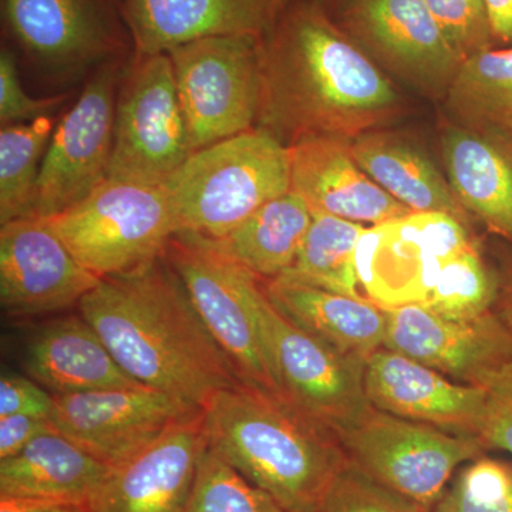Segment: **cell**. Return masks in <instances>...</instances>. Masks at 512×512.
<instances>
[{
  "label": "cell",
  "instance_id": "cell-1",
  "mask_svg": "<svg viewBox=\"0 0 512 512\" xmlns=\"http://www.w3.org/2000/svg\"><path fill=\"white\" fill-rule=\"evenodd\" d=\"M402 100L382 67L313 0H293L262 37L258 124L286 146L355 138L396 119Z\"/></svg>",
  "mask_w": 512,
  "mask_h": 512
},
{
  "label": "cell",
  "instance_id": "cell-2",
  "mask_svg": "<svg viewBox=\"0 0 512 512\" xmlns=\"http://www.w3.org/2000/svg\"><path fill=\"white\" fill-rule=\"evenodd\" d=\"M77 308L121 369L144 386L204 409L215 393L244 384L165 255L101 279Z\"/></svg>",
  "mask_w": 512,
  "mask_h": 512
},
{
  "label": "cell",
  "instance_id": "cell-3",
  "mask_svg": "<svg viewBox=\"0 0 512 512\" xmlns=\"http://www.w3.org/2000/svg\"><path fill=\"white\" fill-rule=\"evenodd\" d=\"M202 413L208 447L285 512H318L348 463L332 431L254 387L222 389Z\"/></svg>",
  "mask_w": 512,
  "mask_h": 512
},
{
  "label": "cell",
  "instance_id": "cell-4",
  "mask_svg": "<svg viewBox=\"0 0 512 512\" xmlns=\"http://www.w3.org/2000/svg\"><path fill=\"white\" fill-rule=\"evenodd\" d=\"M178 234L220 239L291 191V148L261 127L194 151L163 184Z\"/></svg>",
  "mask_w": 512,
  "mask_h": 512
},
{
  "label": "cell",
  "instance_id": "cell-5",
  "mask_svg": "<svg viewBox=\"0 0 512 512\" xmlns=\"http://www.w3.org/2000/svg\"><path fill=\"white\" fill-rule=\"evenodd\" d=\"M46 220L74 258L101 279L151 264L165 255L178 234L163 185L110 178L84 200Z\"/></svg>",
  "mask_w": 512,
  "mask_h": 512
},
{
  "label": "cell",
  "instance_id": "cell-6",
  "mask_svg": "<svg viewBox=\"0 0 512 512\" xmlns=\"http://www.w3.org/2000/svg\"><path fill=\"white\" fill-rule=\"evenodd\" d=\"M165 258L238 379L285 400L256 316V299L262 289L259 278L198 235H175Z\"/></svg>",
  "mask_w": 512,
  "mask_h": 512
},
{
  "label": "cell",
  "instance_id": "cell-7",
  "mask_svg": "<svg viewBox=\"0 0 512 512\" xmlns=\"http://www.w3.org/2000/svg\"><path fill=\"white\" fill-rule=\"evenodd\" d=\"M336 437L350 463L429 511L454 471L484 456L488 448L480 437L451 433L375 407Z\"/></svg>",
  "mask_w": 512,
  "mask_h": 512
},
{
  "label": "cell",
  "instance_id": "cell-8",
  "mask_svg": "<svg viewBox=\"0 0 512 512\" xmlns=\"http://www.w3.org/2000/svg\"><path fill=\"white\" fill-rule=\"evenodd\" d=\"M192 153L170 56H134L117 97L107 178L163 185Z\"/></svg>",
  "mask_w": 512,
  "mask_h": 512
},
{
  "label": "cell",
  "instance_id": "cell-9",
  "mask_svg": "<svg viewBox=\"0 0 512 512\" xmlns=\"http://www.w3.org/2000/svg\"><path fill=\"white\" fill-rule=\"evenodd\" d=\"M194 151L258 124L262 37H208L168 52Z\"/></svg>",
  "mask_w": 512,
  "mask_h": 512
},
{
  "label": "cell",
  "instance_id": "cell-10",
  "mask_svg": "<svg viewBox=\"0 0 512 512\" xmlns=\"http://www.w3.org/2000/svg\"><path fill=\"white\" fill-rule=\"evenodd\" d=\"M256 316L282 396L335 436L370 409L365 357L346 355L299 329L269 301L262 286Z\"/></svg>",
  "mask_w": 512,
  "mask_h": 512
},
{
  "label": "cell",
  "instance_id": "cell-11",
  "mask_svg": "<svg viewBox=\"0 0 512 512\" xmlns=\"http://www.w3.org/2000/svg\"><path fill=\"white\" fill-rule=\"evenodd\" d=\"M473 244L466 222L444 212H413L372 225L356 248L359 286L383 309L424 303L443 266Z\"/></svg>",
  "mask_w": 512,
  "mask_h": 512
},
{
  "label": "cell",
  "instance_id": "cell-12",
  "mask_svg": "<svg viewBox=\"0 0 512 512\" xmlns=\"http://www.w3.org/2000/svg\"><path fill=\"white\" fill-rule=\"evenodd\" d=\"M124 73L120 59L96 67L79 99L53 130L37 180L36 217L66 211L106 180Z\"/></svg>",
  "mask_w": 512,
  "mask_h": 512
},
{
  "label": "cell",
  "instance_id": "cell-13",
  "mask_svg": "<svg viewBox=\"0 0 512 512\" xmlns=\"http://www.w3.org/2000/svg\"><path fill=\"white\" fill-rule=\"evenodd\" d=\"M336 23L387 72L444 96L464 57L424 0H335Z\"/></svg>",
  "mask_w": 512,
  "mask_h": 512
},
{
  "label": "cell",
  "instance_id": "cell-14",
  "mask_svg": "<svg viewBox=\"0 0 512 512\" xmlns=\"http://www.w3.org/2000/svg\"><path fill=\"white\" fill-rule=\"evenodd\" d=\"M2 20L28 59L63 76L119 59L130 39L114 0H2Z\"/></svg>",
  "mask_w": 512,
  "mask_h": 512
},
{
  "label": "cell",
  "instance_id": "cell-15",
  "mask_svg": "<svg viewBox=\"0 0 512 512\" xmlns=\"http://www.w3.org/2000/svg\"><path fill=\"white\" fill-rule=\"evenodd\" d=\"M200 412L171 394L140 384L55 396L50 420L63 436L114 467Z\"/></svg>",
  "mask_w": 512,
  "mask_h": 512
},
{
  "label": "cell",
  "instance_id": "cell-16",
  "mask_svg": "<svg viewBox=\"0 0 512 512\" xmlns=\"http://www.w3.org/2000/svg\"><path fill=\"white\" fill-rule=\"evenodd\" d=\"M101 282L84 268L43 217L0 225V305L13 318H32L80 305Z\"/></svg>",
  "mask_w": 512,
  "mask_h": 512
},
{
  "label": "cell",
  "instance_id": "cell-17",
  "mask_svg": "<svg viewBox=\"0 0 512 512\" xmlns=\"http://www.w3.org/2000/svg\"><path fill=\"white\" fill-rule=\"evenodd\" d=\"M207 447L200 412L111 467L90 508L93 512H183Z\"/></svg>",
  "mask_w": 512,
  "mask_h": 512
},
{
  "label": "cell",
  "instance_id": "cell-18",
  "mask_svg": "<svg viewBox=\"0 0 512 512\" xmlns=\"http://www.w3.org/2000/svg\"><path fill=\"white\" fill-rule=\"evenodd\" d=\"M293 0H120L134 56L208 37H265Z\"/></svg>",
  "mask_w": 512,
  "mask_h": 512
},
{
  "label": "cell",
  "instance_id": "cell-19",
  "mask_svg": "<svg viewBox=\"0 0 512 512\" xmlns=\"http://www.w3.org/2000/svg\"><path fill=\"white\" fill-rule=\"evenodd\" d=\"M365 390L370 406L380 412L477 436L485 392L476 384L451 380L410 357L382 348L367 357Z\"/></svg>",
  "mask_w": 512,
  "mask_h": 512
},
{
  "label": "cell",
  "instance_id": "cell-20",
  "mask_svg": "<svg viewBox=\"0 0 512 512\" xmlns=\"http://www.w3.org/2000/svg\"><path fill=\"white\" fill-rule=\"evenodd\" d=\"M384 312V349L410 357L461 383L470 384L512 339V329L491 312L477 319H451L424 303Z\"/></svg>",
  "mask_w": 512,
  "mask_h": 512
},
{
  "label": "cell",
  "instance_id": "cell-21",
  "mask_svg": "<svg viewBox=\"0 0 512 512\" xmlns=\"http://www.w3.org/2000/svg\"><path fill=\"white\" fill-rule=\"evenodd\" d=\"M289 148L291 190L305 200L312 212L367 227L413 214L357 164L345 138L303 137Z\"/></svg>",
  "mask_w": 512,
  "mask_h": 512
},
{
  "label": "cell",
  "instance_id": "cell-22",
  "mask_svg": "<svg viewBox=\"0 0 512 512\" xmlns=\"http://www.w3.org/2000/svg\"><path fill=\"white\" fill-rule=\"evenodd\" d=\"M23 367L53 396L140 386L128 376L99 333L80 316L46 322L30 336Z\"/></svg>",
  "mask_w": 512,
  "mask_h": 512
},
{
  "label": "cell",
  "instance_id": "cell-23",
  "mask_svg": "<svg viewBox=\"0 0 512 512\" xmlns=\"http://www.w3.org/2000/svg\"><path fill=\"white\" fill-rule=\"evenodd\" d=\"M441 153L448 184L464 210L512 242V140L447 126Z\"/></svg>",
  "mask_w": 512,
  "mask_h": 512
},
{
  "label": "cell",
  "instance_id": "cell-24",
  "mask_svg": "<svg viewBox=\"0 0 512 512\" xmlns=\"http://www.w3.org/2000/svg\"><path fill=\"white\" fill-rule=\"evenodd\" d=\"M111 467L56 429L0 460V498L92 505Z\"/></svg>",
  "mask_w": 512,
  "mask_h": 512
},
{
  "label": "cell",
  "instance_id": "cell-25",
  "mask_svg": "<svg viewBox=\"0 0 512 512\" xmlns=\"http://www.w3.org/2000/svg\"><path fill=\"white\" fill-rule=\"evenodd\" d=\"M264 288L289 322L339 352L367 359L383 348L387 316L376 303L278 279Z\"/></svg>",
  "mask_w": 512,
  "mask_h": 512
},
{
  "label": "cell",
  "instance_id": "cell-26",
  "mask_svg": "<svg viewBox=\"0 0 512 512\" xmlns=\"http://www.w3.org/2000/svg\"><path fill=\"white\" fill-rule=\"evenodd\" d=\"M357 164L394 200L413 212H444L468 222L447 178L427 154L402 136L375 130L348 140Z\"/></svg>",
  "mask_w": 512,
  "mask_h": 512
},
{
  "label": "cell",
  "instance_id": "cell-27",
  "mask_svg": "<svg viewBox=\"0 0 512 512\" xmlns=\"http://www.w3.org/2000/svg\"><path fill=\"white\" fill-rule=\"evenodd\" d=\"M311 222V208L291 190L266 202L224 238L208 241L256 278L272 281L295 262Z\"/></svg>",
  "mask_w": 512,
  "mask_h": 512
},
{
  "label": "cell",
  "instance_id": "cell-28",
  "mask_svg": "<svg viewBox=\"0 0 512 512\" xmlns=\"http://www.w3.org/2000/svg\"><path fill=\"white\" fill-rule=\"evenodd\" d=\"M446 101L460 126L512 140V46L466 57Z\"/></svg>",
  "mask_w": 512,
  "mask_h": 512
},
{
  "label": "cell",
  "instance_id": "cell-29",
  "mask_svg": "<svg viewBox=\"0 0 512 512\" xmlns=\"http://www.w3.org/2000/svg\"><path fill=\"white\" fill-rule=\"evenodd\" d=\"M366 228L357 222L312 212L311 225L295 262L276 279L363 298L356 272V248Z\"/></svg>",
  "mask_w": 512,
  "mask_h": 512
},
{
  "label": "cell",
  "instance_id": "cell-30",
  "mask_svg": "<svg viewBox=\"0 0 512 512\" xmlns=\"http://www.w3.org/2000/svg\"><path fill=\"white\" fill-rule=\"evenodd\" d=\"M47 117L0 130V225L32 217L37 180L52 138Z\"/></svg>",
  "mask_w": 512,
  "mask_h": 512
},
{
  "label": "cell",
  "instance_id": "cell-31",
  "mask_svg": "<svg viewBox=\"0 0 512 512\" xmlns=\"http://www.w3.org/2000/svg\"><path fill=\"white\" fill-rule=\"evenodd\" d=\"M497 292V282L473 244L443 266L424 305L447 318L477 319L491 312Z\"/></svg>",
  "mask_w": 512,
  "mask_h": 512
},
{
  "label": "cell",
  "instance_id": "cell-32",
  "mask_svg": "<svg viewBox=\"0 0 512 512\" xmlns=\"http://www.w3.org/2000/svg\"><path fill=\"white\" fill-rule=\"evenodd\" d=\"M183 512H285L210 447L202 454L197 478Z\"/></svg>",
  "mask_w": 512,
  "mask_h": 512
},
{
  "label": "cell",
  "instance_id": "cell-33",
  "mask_svg": "<svg viewBox=\"0 0 512 512\" xmlns=\"http://www.w3.org/2000/svg\"><path fill=\"white\" fill-rule=\"evenodd\" d=\"M431 512H512V467L484 456L470 461Z\"/></svg>",
  "mask_w": 512,
  "mask_h": 512
},
{
  "label": "cell",
  "instance_id": "cell-34",
  "mask_svg": "<svg viewBox=\"0 0 512 512\" xmlns=\"http://www.w3.org/2000/svg\"><path fill=\"white\" fill-rule=\"evenodd\" d=\"M318 512L431 511L379 483L348 460L330 484Z\"/></svg>",
  "mask_w": 512,
  "mask_h": 512
},
{
  "label": "cell",
  "instance_id": "cell-35",
  "mask_svg": "<svg viewBox=\"0 0 512 512\" xmlns=\"http://www.w3.org/2000/svg\"><path fill=\"white\" fill-rule=\"evenodd\" d=\"M470 384L483 387L485 402L477 436L512 456V339Z\"/></svg>",
  "mask_w": 512,
  "mask_h": 512
},
{
  "label": "cell",
  "instance_id": "cell-36",
  "mask_svg": "<svg viewBox=\"0 0 512 512\" xmlns=\"http://www.w3.org/2000/svg\"><path fill=\"white\" fill-rule=\"evenodd\" d=\"M451 45L466 59L494 47L485 0H424Z\"/></svg>",
  "mask_w": 512,
  "mask_h": 512
},
{
  "label": "cell",
  "instance_id": "cell-37",
  "mask_svg": "<svg viewBox=\"0 0 512 512\" xmlns=\"http://www.w3.org/2000/svg\"><path fill=\"white\" fill-rule=\"evenodd\" d=\"M62 97L35 99L26 93L20 80L18 62L8 49L2 47L0 52V123H32L43 119L53 107L60 103Z\"/></svg>",
  "mask_w": 512,
  "mask_h": 512
},
{
  "label": "cell",
  "instance_id": "cell-38",
  "mask_svg": "<svg viewBox=\"0 0 512 512\" xmlns=\"http://www.w3.org/2000/svg\"><path fill=\"white\" fill-rule=\"evenodd\" d=\"M55 396L30 377L3 375L0 379V419L28 414L52 419Z\"/></svg>",
  "mask_w": 512,
  "mask_h": 512
},
{
  "label": "cell",
  "instance_id": "cell-39",
  "mask_svg": "<svg viewBox=\"0 0 512 512\" xmlns=\"http://www.w3.org/2000/svg\"><path fill=\"white\" fill-rule=\"evenodd\" d=\"M55 429L52 420L15 414L0 419V460L16 456L43 433Z\"/></svg>",
  "mask_w": 512,
  "mask_h": 512
},
{
  "label": "cell",
  "instance_id": "cell-40",
  "mask_svg": "<svg viewBox=\"0 0 512 512\" xmlns=\"http://www.w3.org/2000/svg\"><path fill=\"white\" fill-rule=\"evenodd\" d=\"M494 47L512 46V0H485Z\"/></svg>",
  "mask_w": 512,
  "mask_h": 512
},
{
  "label": "cell",
  "instance_id": "cell-41",
  "mask_svg": "<svg viewBox=\"0 0 512 512\" xmlns=\"http://www.w3.org/2000/svg\"><path fill=\"white\" fill-rule=\"evenodd\" d=\"M0 512H93L90 505L59 501L0 498Z\"/></svg>",
  "mask_w": 512,
  "mask_h": 512
},
{
  "label": "cell",
  "instance_id": "cell-42",
  "mask_svg": "<svg viewBox=\"0 0 512 512\" xmlns=\"http://www.w3.org/2000/svg\"><path fill=\"white\" fill-rule=\"evenodd\" d=\"M503 313L504 322L507 323L508 328L512 329V285L505 295Z\"/></svg>",
  "mask_w": 512,
  "mask_h": 512
},
{
  "label": "cell",
  "instance_id": "cell-43",
  "mask_svg": "<svg viewBox=\"0 0 512 512\" xmlns=\"http://www.w3.org/2000/svg\"><path fill=\"white\" fill-rule=\"evenodd\" d=\"M313 2L319 3V5L323 6V2H326V0H313Z\"/></svg>",
  "mask_w": 512,
  "mask_h": 512
}]
</instances>
